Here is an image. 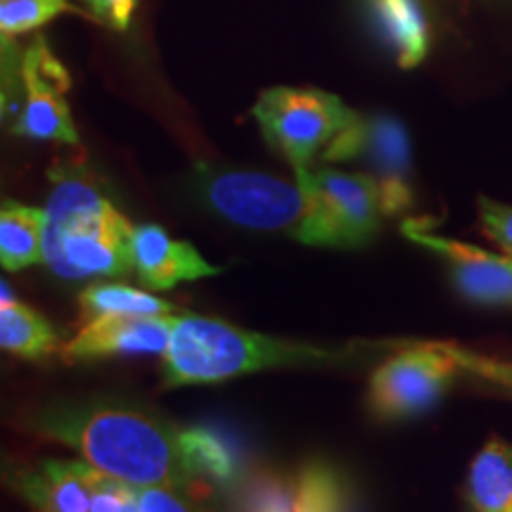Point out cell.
I'll return each mask as SVG.
<instances>
[{"label": "cell", "instance_id": "12", "mask_svg": "<svg viewBox=\"0 0 512 512\" xmlns=\"http://www.w3.org/2000/svg\"><path fill=\"white\" fill-rule=\"evenodd\" d=\"M98 472V467L83 458H43L12 472L8 484L38 512H88Z\"/></svg>", "mask_w": 512, "mask_h": 512}, {"label": "cell", "instance_id": "24", "mask_svg": "<svg viewBox=\"0 0 512 512\" xmlns=\"http://www.w3.org/2000/svg\"><path fill=\"white\" fill-rule=\"evenodd\" d=\"M140 5V0H88V8L93 10V15L105 22L107 27L124 31L131 24L133 12Z\"/></svg>", "mask_w": 512, "mask_h": 512}, {"label": "cell", "instance_id": "3", "mask_svg": "<svg viewBox=\"0 0 512 512\" xmlns=\"http://www.w3.org/2000/svg\"><path fill=\"white\" fill-rule=\"evenodd\" d=\"M354 356V347H313L235 328L221 318L178 313L164 351V387L216 384L278 368H328Z\"/></svg>", "mask_w": 512, "mask_h": 512}, {"label": "cell", "instance_id": "15", "mask_svg": "<svg viewBox=\"0 0 512 512\" xmlns=\"http://www.w3.org/2000/svg\"><path fill=\"white\" fill-rule=\"evenodd\" d=\"M470 512H508L512 505V444L491 439L472 460L465 482Z\"/></svg>", "mask_w": 512, "mask_h": 512}, {"label": "cell", "instance_id": "7", "mask_svg": "<svg viewBox=\"0 0 512 512\" xmlns=\"http://www.w3.org/2000/svg\"><path fill=\"white\" fill-rule=\"evenodd\" d=\"M311 202L304 245L356 249L380 230L384 207L380 185L370 174H347L330 166L294 171Z\"/></svg>", "mask_w": 512, "mask_h": 512}, {"label": "cell", "instance_id": "14", "mask_svg": "<svg viewBox=\"0 0 512 512\" xmlns=\"http://www.w3.org/2000/svg\"><path fill=\"white\" fill-rule=\"evenodd\" d=\"M375 36L394 62L413 69L427 60L434 41V24L427 0H363Z\"/></svg>", "mask_w": 512, "mask_h": 512}, {"label": "cell", "instance_id": "16", "mask_svg": "<svg viewBox=\"0 0 512 512\" xmlns=\"http://www.w3.org/2000/svg\"><path fill=\"white\" fill-rule=\"evenodd\" d=\"M46 209L29 207L17 200H5L0 209V264L15 273L46 261Z\"/></svg>", "mask_w": 512, "mask_h": 512}, {"label": "cell", "instance_id": "11", "mask_svg": "<svg viewBox=\"0 0 512 512\" xmlns=\"http://www.w3.org/2000/svg\"><path fill=\"white\" fill-rule=\"evenodd\" d=\"M174 316H100L91 318L62 349L64 361L88 363L112 356L159 354L169 347Z\"/></svg>", "mask_w": 512, "mask_h": 512}, {"label": "cell", "instance_id": "23", "mask_svg": "<svg viewBox=\"0 0 512 512\" xmlns=\"http://www.w3.org/2000/svg\"><path fill=\"white\" fill-rule=\"evenodd\" d=\"M136 512H207L190 491L169 486H140Z\"/></svg>", "mask_w": 512, "mask_h": 512}, {"label": "cell", "instance_id": "4", "mask_svg": "<svg viewBox=\"0 0 512 512\" xmlns=\"http://www.w3.org/2000/svg\"><path fill=\"white\" fill-rule=\"evenodd\" d=\"M195 195L216 216L259 233L306 238L311 202L299 183H287L259 171H226L200 166L192 176Z\"/></svg>", "mask_w": 512, "mask_h": 512}, {"label": "cell", "instance_id": "10", "mask_svg": "<svg viewBox=\"0 0 512 512\" xmlns=\"http://www.w3.org/2000/svg\"><path fill=\"white\" fill-rule=\"evenodd\" d=\"M408 240L430 249L446 264L451 283L467 302L482 306H508L512 309V259L505 254L486 252L482 247L467 242L444 238L418 228L415 223L403 226Z\"/></svg>", "mask_w": 512, "mask_h": 512}, {"label": "cell", "instance_id": "26", "mask_svg": "<svg viewBox=\"0 0 512 512\" xmlns=\"http://www.w3.org/2000/svg\"><path fill=\"white\" fill-rule=\"evenodd\" d=\"M86 3H88V0H86Z\"/></svg>", "mask_w": 512, "mask_h": 512}, {"label": "cell", "instance_id": "22", "mask_svg": "<svg viewBox=\"0 0 512 512\" xmlns=\"http://www.w3.org/2000/svg\"><path fill=\"white\" fill-rule=\"evenodd\" d=\"M479 221L494 245L512 259V207L489 197H479Z\"/></svg>", "mask_w": 512, "mask_h": 512}, {"label": "cell", "instance_id": "2", "mask_svg": "<svg viewBox=\"0 0 512 512\" xmlns=\"http://www.w3.org/2000/svg\"><path fill=\"white\" fill-rule=\"evenodd\" d=\"M131 221L83 166L50 171L43 256L57 278H121L133 271Z\"/></svg>", "mask_w": 512, "mask_h": 512}, {"label": "cell", "instance_id": "8", "mask_svg": "<svg viewBox=\"0 0 512 512\" xmlns=\"http://www.w3.org/2000/svg\"><path fill=\"white\" fill-rule=\"evenodd\" d=\"M467 368V358L451 347L413 344L396 349L373 370L368 408L377 420L396 422L425 413Z\"/></svg>", "mask_w": 512, "mask_h": 512}, {"label": "cell", "instance_id": "13", "mask_svg": "<svg viewBox=\"0 0 512 512\" xmlns=\"http://www.w3.org/2000/svg\"><path fill=\"white\" fill-rule=\"evenodd\" d=\"M133 271L147 290H174L181 283L211 278L221 271L204 261L190 242L174 240L159 226H138L133 230Z\"/></svg>", "mask_w": 512, "mask_h": 512}, {"label": "cell", "instance_id": "1", "mask_svg": "<svg viewBox=\"0 0 512 512\" xmlns=\"http://www.w3.org/2000/svg\"><path fill=\"white\" fill-rule=\"evenodd\" d=\"M22 427L74 448L100 472L128 484L190 491L200 479L188 432L140 403L112 396L50 401L29 411Z\"/></svg>", "mask_w": 512, "mask_h": 512}, {"label": "cell", "instance_id": "6", "mask_svg": "<svg viewBox=\"0 0 512 512\" xmlns=\"http://www.w3.org/2000/svg\"><path fill=\"white\" fill-rule=\"evenodd\" d=\"M252 114L266 143L283 155L294 171L311 169L356 117L337 95L320 88L292 86L268 88L259 95Z\"/></svg>", "mask_w": 512, "mask_h": 512}, {"label": "cell", "instance_id": "9", "mask_svg": "<svg viewBox=\"0 0 512 512\" xmlns=\"http://www.w3.org/2000/svg\"><path fill=\"white\" fill-rule=\"evenodd\" d=\"M325 164L361 159L370 166L382 192L384 214H401L411 207V138L399 119L387 114H358L323 152Z\"/></svg>", "mask_w": 512, "mask_h": 512}, {"label": "cell", "instance_id": "18", "mask_svg": "<svg viewBox=\"0 0 512 512\" xmlns=\"http://www.w3.org/2000/svg\"><path fill=\"white\" fill-rule=\"evenodd\" d=\"M79 304L88 318L100 316H178V306L164 302L147 290L128 285L95 283L79 294ZM183 313V311H181Z\"/></svg>", "mask_w": 512, "mask_h": 512}, {"label": "cell", "instance_id": "21", "mask_svg": "<svg viewBox=\"0 0 512 512\" xmlns=\"http://www.w3.org/2000/svg\"><path fill=\"white\" fill-rule=\"evenodd\" d=\"M138 496L140 486L98 472L93 482V498L88 512H136Z\"/></svg>", "mask_w": 512, "mask_h": 512}, {"label": "cell", "instance_id": "5", "mask_svg": "<svg viewBox=\"0 0 512 512\" xmlns=\"http://www.w3.org/2000/svg\"><path fill=\"white\" fill-rule=\"evenodd\" d=\"M67 91L69 74L46 36L38 34L17 55L3 57V114H12L15 136L79 145L72 110L64 100Z\"/></svg>", "mask_w": 512, "mask_h": 512}, {"label": "cell", "instance_id": "20", "mask_svg": "<svg viewBox=\"0 0 512 512\" xmlns=\"http://www.w3.org/2000/svg\"><path fill=\"white\" fill-rule=\"evenodd\" d=\"M64 12H76L69 0H0V36L15 41Z\"/></svg>", "mask_w": 512, "mask_h": 512}, {"label": "cell", "instance_id": "25", "mask_svg": "<svg viewBox=\"0 0 512 512\" xmlns=\"http://www.w3.org/2000/svg\"><path fill=\"white\" fill-rule=\"evenodd\" d=\"M508 512H512V505H510V510H508Z\"/></svg>", "mask_w": 512, "mask_h": 512}, {"label": "cell", "instance_id": "19", "mask_svg": "<svg viewBox=\"0 0 512 512\" xmlns=\"http://www.w3.org/2000/svg\"><path fill=\"white\" fill-rule=\"evenodd\" d=\"M351 489L335 467L313 460L294 475V512H349Z\"/></svg>", "mask_w": 512, "mask_h": 512}, {"label": "cell", "instance_id": "17", "mask_svg": "<svg viewBox=\"0 0 512 512\" xmlns=\"http://www.w3.org/2000/svg\"><path fill=\"white\" fill-rule=\"evenodd\" d=\"M60 344L57 330L29 304H22L8 292L3 283V302H0V347L8 354L43 361Z\"/></svg>", "mask_w": 512, "mask_h": 512}]
</instances>
